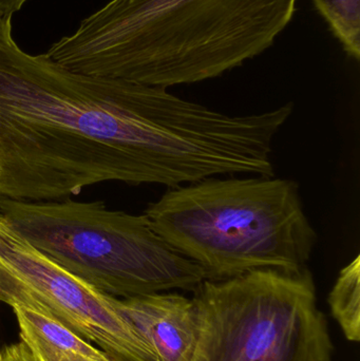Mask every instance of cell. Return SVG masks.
I'll use <instances>...</instances> for the list:
<instances>
[{
  "mask_svg": "<svg viewBox=\"0 0 360 361\" xmlns=\"http://www.w3.org/2000/svg\"><path fill=\"white\" fill-rule=\"evenodd\" d=\"M12 18L0 13V197L57 201L105 182L175 188L204 173L206 106L29 54Z\"/></svg>",
  "mask_w": 360,
  "mask_h": 361,
  "instance_id": "obj_1",
  "label": "cell"
},
{
  "mask_svg": "<svg viewBox=\"0 0 360 361\" xmlns=\"http://www.w3.org/2000/svg\"><path fill=\"white\" fill-rule=\"evenodd\" d=\"M297 0H111L44 54L63 67L148 86L218 78L268 50Z\"/></svg>",
  "mask_w": 360,
  "mask_h": 361,
  "instance_id": "obj_2",
  "label": "cell"
},
{
  "mask_svg": "<svg viewBox=\"0 0 360 361\" xmlns=\"http://www.w3.org/2000/svg\"><path fill=\"white\" fill-rule=\"evenodd\" d=\"M144 214L211 281L258 269L298 273L318 239L297 183L275 176L213 177L168 188Z\"/></svg>",
  "mask_w": 360,
  "mask_h": 361,
  "instance_id": "obj_3",
  "label": "cell"
},
{
  "mask_svg": "<svg viewBox=\"0 0 360 361\" xmlns=\"http://www.w3.org/2000/svg\"><path fill=\"white\" fill-rule=\"evenodd\" d=\"M0 214L57 264L116 298L194 293L205 280L202 269L170 247L145 214L108 209L103 201L6 197Z\"/></svg>",
  "mask_w": 360,
  "mask_h": 361,
  "instance_id": "obj_4",
  "label": "cell"
},
{
  "mask_svg": "<svg viewBox=\"0 0 360 361\" xmlns=\"http://www.w3.org/2000/svg\"><path fill=\"white\" fill-rule=\"evenodd\" d=\"M192 294L199 332L192 361H334L309 267L204 280Z\"/></svg>",
  "mask_w": 360,
  "mask_h": 361,
  "instance_id": "obj_5",
  "label": "cell"
},
{
  "mask_svg": "<svg viewBox=\"0 0 360 361\" xmlns=\"http://www.w3.org/2000/svg\"><path fill=\"white\" fill-rule=\"evenodd\" d=\"M0 301L63 324L120 361H156L105 294L57 264L21 237L0 214Z\"/></svg>",
  "mask_w": 360,
  "mask_h": 361,
  "instance_id": "obj_6",
  "label": "cell"
},
{
  "mask_svg": "<svg viewBox=\"0 0 360 361\" xmlns=\"http://www.w3.org/2000/svg\"><path fill=\"white\" fill-rule=\"evenodd\" d=\"M116 307L156 361H192L198 341L194 300L181 292L116 298Z\"/></svg>",
  "mask_w": 360,
  "mask_h": 361,
  "instance_id": "obj_7",
  "label": "cell"
},
{
  "mask_svg": "<svg viewBox=\"0 0 360 361\" xmlns=\"http://www.w3.org/2000/svg\"><path fill=\"white\" fill-rule=\"evenodd\" d=\"M19 326L20 341L36 343L65 355L80 356L92 360L109 357L99 348L87 343L59 322L25 307H13Z\"/></svg>",
  "mask_w": 360,
  "mask_h": 361,
  "instance_id": "obj_8",
  "label": "cell"
},
{
  "mask_svg": "<svg viewBox=\"0 0 360 361\" xmlns=\"http://www.w3.org/2000/svg\"><path fill=\"white\" fill-rule=\"evenodd\" d=\"M328 305L347 341H360V257L340 271L328 296Z\"/></svg>",
  "mask_w": 360,
  "mask_h": 361,
  "instance_id": "obj_9",
  "label": "cell"
},
{
  "mask_svg": "<svg viewBox=\"0 0 360 361\" xmlns=\"http://www.w3.org/2000/svg\"><path fill=\"white\" fill-rule=\"evenodd\" d=\"M345 50L360 59V0H313Z\"/></svg>",
  "mask_w": 360,
  "mask_h": 361,
  "instance_id": "obj_10",
  "label": "cell"
},
{
  "mask_svg": "<svg viewBox=\"0 0 360 361\" xmlns=\"http://www.w3.org/2000/svg\"><path fill=\"white\" fill-rule=\"evenodd\" d=\"M27 347L31 350L33 355L38 361H120L113 360L112 357L106 358L104 360H92L80 356L65 355V354L57 353L48 348L42 345H36V343H25Z\"/></svg>",
  "mask_w": 360,
  "mask_h": 361,
  "instance_id": "obj_11",
  "label": "cell"
},
{
  "mask_svg": "<svg viewBox=\"0 0 360 361\" xmlns=\"http://www.w3.org/2000/svg\"><path fill=\"white\" fill-rule=\"evenodd\" d=\"M0 361H38L32 353L31 350L27 347L25 343H13L6 345L1 350Z\"/></svg>",
  "mask_w": 360,
  "mask_h": 361,
  "instance_id": "obj_12",
  "label": "cell"
},
{
  "mask_svg": "<svg viewBox=\"0 0 360 361\" xmlns=\"http://www.w3.org/2000/svg\"><path fill=\"white\" fill-rule=\"evenodd\" d=\"M27 1L29 0H0V13L13 17Z\"/></svg>",
  "mask_w": 360,
  "mask_h": 361,
  "instance_id": "obj_13",
  "label": "cell"
},
{
  "mask_svg": "<svg viewBox=\"0 0 360 361\" xmlns=\"http://www.w3.org/2000/svg\"><path fill=\"white\" fill-rule=\"evenodd\" d=\"M0 357H1V350H0Z\"/></svg>",
  "mask_w": 360,
  "mask_h": 361,
  "instance_id": "obj_14",
  "label": "cell"
}]
</instances>
